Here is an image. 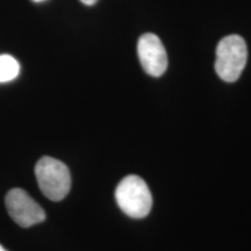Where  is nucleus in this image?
<instances>
[{
  "label": "nucleus",
  "mask_w": 251,
  "mask_h": 251,
  "mask_svg": "<svg viewBox=\"0 0 251 251\" xmlns=\"http://www.w3.org/2000/svg\"><path fill=\"white\" fill-rule=\"evenodd\" d=\"M115 200L121 211L133 219L146 218L151 211V193L146 181L139 176H127L119 183Z\"/></svg>",
  "instance_id": "obj_1"
},
{
  "label": "nucleus",
  "mask_w": 251,
  "mask_h": 251,
  "mask_svg": "<svg viewBox=\"0 0 251 251\" xmlns=\"http://www.w3.org/2000/svg\"><path fill=\"white\" fill-rule=\"evenodd\" d=\"M248 59L247 43L240 35H228L216 47L215 71L222 80L234 83L240 78Z\"/></svg>",
  "instance_id": "obj_2"
},
{
  "label": "nucleus",
  "mask_w": 251,
  "mask_h": 251,
  "mask_svg": "<svg viewBox=\"0 0 251 251\" xmlns=\"http://www.w3.org/2000/svg\"><path fill=\"white\" fill-rule=\"evenodd\" d=\"M35 176L40 190L52 201H61L70 192V171L58 159L48 156L42 157L36 163Z\"/></svg>",
  "instance_id": "obj_3"
},
{
  "label": "nucleus",
  "mask_w": 251,
  "mask_h": 251,
  "mask_svg": "<svg viewBox=\"0 0 251 251\" xmlns=\"http://www.w3.org/2000/svg\"><path fill=\"white\" fill-rule=\"evenodd\" d=\"M5 203L9 216L23 228H29L46 220V213L42 207L23 188L9 191Z\"/></svg>",
  "instance_id": "obj_4"
},
{
  "label": "nucleus",
  "mask_w": 251,
  "mask_h": 251,
  "mask_svg": "<svg viewBox=\"0 0 251 251\" xmlns=\"http://www.w3.org/2000/svg\"><path fill=\"white\" fill-rule=\"evenodd\" d=\"M137 55L147 74L161 77L168 69V55L159 37L152 33L143 34L137 42Z\"/></svg>",
  "instance_id": "obj_5"
},
{
  "label": "nucleus",
  "mask_w": 251,
  "mask_h": 251,
  "mask_svg": "<svg viewBox=\"0 0 251 251\" xmlns=\"http://www.w3.org/2000/svg\"><path fill=\"white\" fill-rule=\"evenodd\" d=\"M20 74V64L11 55H0V83L15 79Z\"/></svg>",
  "instance_id": "obj_6"
},
{
  "label": "nucleus",
  "mask_w": 251,
  "mask_h": 251,
  "mask_svg": "<svg viewBox=\"0 0 251 251\" xmlns=\"http://www.w3.org/2000/svg\"><path fill=\"white\" fill-rule=\"evenodd\" d=\"M80 1L83 2L84 5H87V6H92V5L96 4V2L98 1V0H80Z\"/></svg>",
  "instance_id": "obj_7"
},
{
  "label": "nucleus",
  "mask_w": 251,
  "mask_h": 251,
  "mask_svg": "<svg viewBox=\"0 0 251 251\" xmlns=\"http://www.w3.org/2000/svg\"><path fill=\"white\" fill-rule=\"evenodd\" d=\"M0 251H6V249H4V247L0 246Z\"/></svg>",
  "instance_id": "obj_8"
},
{
  "label": "nucleus",
  "mask_w": 251,
  "mask_h": 251,
  "mask_svg": "<svg viewBox=\"0 0 251 251\" xmlns=\"http://www.w3.org/2000/svg\"><path fill=\"white\" fill-rule=\"evenodd\" d=\"M33 1H36V2H40V1H43V0H33Z\"/></svg>",
  "instance_id": "obj_9"
}]
</instances>
